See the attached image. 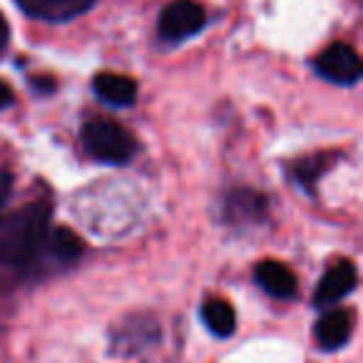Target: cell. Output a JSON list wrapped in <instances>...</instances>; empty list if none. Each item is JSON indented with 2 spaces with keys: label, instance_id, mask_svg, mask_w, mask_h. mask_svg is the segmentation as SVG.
Wrapping results in <instances>:
<instances>
[{
  "label": "cell",
  "instance_id": "cell-13",
  "mask_svg": "<svg viewBox=\"0 0 363 363\" xmlns=\"http://www.w3.org/2000/svg\"><path fill=\"white\" fill-rule=\"evenodd\" d=\"M326 164H328V155H316V157H311V160H301L294 167V177H296V182L301 187L311 189V184L318 179V174L326 169Z\"/></svg>",
  "mask_w": 363,
  "mask_h": 363
},
{
  "label": "cell",
  "instance_id": "cell-9",
  "mask_svg": "<svg viewBox=\"0 0 363 363\" xmlns=\"http://www.w3.org/2000/svg\"><path fill=\"white\" fill-rule=\"evenodd\" d=\"M351 328H353L351 313L336 308V311H328L318 318L316 328H313V336H316V343L321 351H336V348L348 343Z\"/></svg>",
  "mask_w": 363,
  "mask_h": 363
},
{
  "label": "cell",
  "instance_id": "cell-16",
  "mask_svg": "<svg viewBox=\"0 0 363 363\" xmlns=\"http://www.w3.org/2000/svg\"><path fill=\"white\" fill-rule=\"evenodd\" d=\"M8 40H11V28H8L6 18L0 16V52L8 48Z\"/></svg>",
  "mask_w": 363,
  "mask_h": 363
},
{
  "label": "cell",
  "instance_id": "cell-3",
  "mask_svg": "<svg viewBox=\"0 0 363 363\" xmlns=\"http://www.w3.org/2000/svg\"><path fill=\"white\" fill-rule=\"evenodd\" d=\"M85 252V244L72 229L65 227H50L40 244L35 262H33L30 272L45 274V272H62V269L72 267Z\"/></svg>",
  "mask_w": 363,
  "mask_h": 363
},
{
  "label": "cell",
  "instance_id": "cell-5",
  "mask_svg": "<svg viewBox=\"0 0 363 363\" xmlns=\"http://www.w3.org/2000/svg\"><path fill=\"white\" fill-rule=\"evenodd\" d=\"M313 70H316L323 80L333 82V85L348 87L361 80L363 65H361L358 52L353 50L351 45H346V43H333V45H328L326 50L313 60Z\"/></svg>",
  "mask_w": 363,
  "mask_h": 363
},
{
  "label": "cell",
  "instance_id": "cell-14",
  "mask_svg": "<svg viewBox=\"0 0 363 363\" xmlns=\"http://www.w3.org/2000/svg\"><path fill=\"white\" fill-rule=\"evenodd\" d=\"M11 197H13V174L8 169H0V217L6 214Z\"/></svg>",
  "mask_w": 363,
  "mask_h": 363
},
{
  "label": "cell",
  "instance_id": "cell-4",
  "mask_svg": "<svg viewBox=\"0 0 363 363\" xmlns=\"http://www.w3.org/2000/svg\"><path fill=\"white\" fill-rule=\"evenodd\" d=\"M207 23V13L197 0H172L162 11L157 30L160 38L167 43H182L187 38L197 35Z\"/></svg>",
  "mask_w": 363,
  "mask_h": 363
},
{
  "label": "cell",
  "instance_id": "cell-17",
  "mask_svg": "<svg viewBox=\"0 0 363 363\" xmlns=\"http://www.w3.org/2000/svg\"><path fill=\"white\" fill-rule=\"evenodd\" d=\"M33 85H35V90H38V92H43V90H45V92H52V90H55V82H52V80H45V77H35V80H33Z\"/></svg>",
  "mask_w": 363,
  "mask_h": 363
},
{
  "label": "cell",
  "instance_id": "cell-1",
  "mask_svg": "<svg viewBox=\"0 0 363 363\" xmlns=\"http://www.w3.org/2000/svg\"><path fill=\"white\" fill-rule=\"evenodd\" d=\"M50 217L52 207L48 202H33L0 217V267L30 272L50 229Z\"/></svg>",
  "mask_w": 363,
  "mask_h": 363
},
{
  "label": "cell",
  "instance_id": "cell-12",
  "mask_svg": "<svg viewBox=\"0 0 363 363\" xmlns=\"http://www.w3.org/2000/svg\"><path fill=\"white\" fill-rule=\"evenodd\" d=\"M202 318L207 323V328L214 336H232L237 328V313H234L232 303L224 298H209L202 306Z\"/></svg>",
  "mask_w": 363,
  "mask_h": 363
},
{
  "label": "cell",
  "instance_id": "cell-11",
  "mask_svg": "<svg viewBox=\"0 0 363 363\" xmlns=\"http://www.w3.org/2000/svg\"><path fill=\"white\" fill-rule=\"evenodd\" d=\"M227 219L234 224H249V222H259V219L267 214V197L254 189H234L227 197Z\"/></svg>",
  "mask_w": 363,
  "mask_h": 363
},
{
  "label": "cell",
  "instance_id": "cell-7",
  "mask_svg": "<svg viewBox=\"0 0 363 363\" xmlns=\"http://www.w3.org/2000/svg\"><path fill=\"white\" fill-rule=\"evenodd\" d=\"M26 16L48 23H65L90 11L97 0H16Z\"/></svg>",
  "mask_w": 363,
  "mask_h": 363
},
{
  "label": "cell",
  "instance_id": "cell-6",
  "mask_svg": "<svg viewBox=\"0 0 363 363\" xmlns=\"http://www.w3.org/2000/svg\"><path fill=\"white\" fill-rule=\"evenodd\" d=\"M358 284V274L353 262H338L336 267H331L323 279L318 281L316 294H313V306L316 308H326L338 303L341 298H346L348 294L356 289Z\"/></svg>",
  "mask_w": 363,
  "mask_h": 363
},
{
  "label": "cell",
  "instance_id": "cell-15",
  "mask_svg": "<svg viewBox=\"0 0 363 363\" xmlns=\"http://www.w3.org/2000/svg\"><path fill=\"white\" fill-rule=\"evenodd\" d=\"M16 102V95H13V87L8 82L0 80V110H8V107Z\"/></svg>",
  "mask_w": 363,
  "mask_h": 363
},
{
  "label": "cell",
  "instance_id": "cell-10",
  "mask_svg": "<svg viewBox=\"0 0 363 363\" xmlns=\"http://www.w3.org/2000/svg\"><path fill=\"white\" fill-rule=\"evenodd\" d=\"M92 90L102 102L112 107H130L137 100V82L117 72H100L92 80Z\"/></svg>",
  "mask_w": 363,
  "mask_h": 363
},
{
  "label": "cell",
  "instance_id": "cell-8",
  "mask_svg": "<svg viewBox=\"0 0 363 363\" xmlns=\"http://www.w3.org/2000/svg\"><path fill=\"white\" fill-rule=\"evenodd\" d=\"M254 279H257V286L274 298H291L298 291L296 277L291 269L281 262H274V259L259 262L254 269Z\"/></svg>",
  "mask_w": 363,
  "mask_h": 363
},
{
  "label": "cell",
  "instance_id": "cell-2",
  "mask_svg": "<svg viewBox=\"0 0 363 363\" xmlns=\"http://www.w3.org/2000/svg\"><path fill=\"white\" fill-rule=\"evenodd\" d=\"M80 142L92 160L115 167L130 164L140 152V145L130 130H125L112 120H102V117H95V120L82 125Z\"/></svg>",
  "mask_w": 363,
  "mask_h": 363
}]
</instances>
